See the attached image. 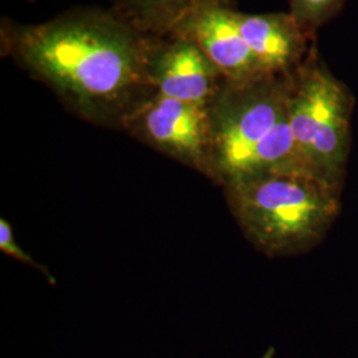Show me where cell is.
<instances>
[{"mask_svg": "<svg viewBox=\"0 0 358 358\" xmlns=\"http://www.w3.org/2000/svg\"><path fill=\"white\" fill-rule=\"evenodd\" d=\"M346 0H289V11L296 22L316 38L319 29L343 11Z\"/></svg>", "mask_w": 358, "mask_h": 358, "instance_id": "obj_10", "label": "cell"}, {"mask_svg": "<svg viewBox=\"0 0 358 358\" xmlns=\"http://www.w3.org/2000/svg\"><path fill=\"white\" fill-rule=\"evenodd\" d=\"M236 24L267 75H289L307 60L316 45L289 13H235Z\"/></svg>", "mask_w": 358, "mask_h": 358, "instance_id": "obj_8", "label": "cell"}, {"mask_svg": "<svg viewBox=\"0 0 358 358\" xmlns=\"http://www.w3.org/2000/svg\"><path fill=\"white\" fill-rule=\"evenodd\" d=\"M157 38L112 8H75L38 24L0 23L1 56L78 117L112 128H124L129 115L157 93L150 77Z\"/></svg>", "mask_w": 358, "mask_h": 358, "instance_id": "obj_1", "label": "cell"}, {"mask_svg": "<svg viewBox=\"0 0 358 358\" xmlns=\"http://www.w3.org/2000/svg\"><path fill=\"white\" fill-rule=\"evenodd\" d=\"M355 96L333 75L316 45L291 73L289 122L301 171L337 192L345 185Z\"/></svg>", "mask_w": 358, "mask_h": 358, "instance_id": "obj_4", "label": "cell"}, {"mask_svg": "<svg viewBox=\"0 0 358 358\" xmlns=\"http://www.w3.org/2000/svg\"><path fill=\"white\" fill-rule=\"evenodd\" d=\"M226 190L244 235L269 257L301 255L317 247L341 207L340 192L300 173L263 174Z\"/></svg>", "mask_w": 358, "mask_h": 358, "instance_id": "obj_3", "label": "cell"}, {"mask_svg": "<svg viewBox=\"0 0 358 358\" xmlns=\"http://www.w3.org/2000/svg\"><path fill=\"white\" fill-rule=\"evenodd\" d=\"M0 250L6 255L11 256L13 259L24 263L27 266H31L34 268L38 269L41 273H44L47 276V279L51 280L52 284H55V280L52 279L50 271L44 268L43 266H40L38 262H35L19 244L16 243V241L13 238V229H11L10 223L4 219L0 220Z\"/></svg>", "mask_w": 358, "mask_h": 358, "instance_id": "obj_11", "label": "cell"}, {"mask_svg": "<svg viewBox=\"0 0 358 358\" xmlns=\"http://www.w3.org/2000/svg\"><path fill=\"white\" fill-rule=\"evenodd\" d=\"M291 73L226 81L210 105L211 177L229 187L271 173H300L289 122Z\"/></svg>", "mask_w": 358, "mask_h": 358, "instance_id": "obj_2", "label": "cell"}, {"mask_svg": "<svg viewBox=\"0 0 358 358\" xmlns=\"http://www.w3.org/2000/svg\"><path fill=\"white\" fill-rule=\"evenodd\" d=\"M150 77L157 93L207 108L226 83L203 52L192 41L178 36L157 38Z\"/></svg>", "mask_w": 358, "mask_h": 358, "instance_id": "obj_6", "label": "cell"}, {"mask_svg": "<svg viewBox=\"0 0 358 358\" xmlns=\"http://www.w3.org/2000/svg\"><path fill=\"white\" fill-rule=\"evenodd\" d=\"M235 0H112V10L141 34L169 38L174 29L207 7L234 8Z\"/></svg>", "mask_w": 358, "mask_h": 358, "instance_id": "obj_9", "label": "cell"}, {"mask_svg": "<svg viewBox=\"0 0 358 358\" xmlns=\"http://www.w3.org/2000/svg\"><path fill=\"white\" fill-rule=\"evenodd\" d=\"M124 129L154 149L211 177L210 106L154 93L129 115Z\"/></svg>", "mask_w": 358, "mask_h": 358, "instance_id": "obj_5", "label": "cell"}, {"mask_svg": "<svg viewBox=\"0 0 358 358\" xmlns=\"http://www.w3.org/2000/svg\"><path fill=\"white\" fill-rule=\"evenodd\" d=\"M31 1H32V0H31Z\"/></svg>", "mask_w": 358, "mask_h": 358, "instance_id": "obj_12", "label": "cell"}, {"mask_svg": "<svg viewBox=\"0 0 358 358\" xmlns=\"http://www.w3.org/2000/svg\"><path fill=\"white\" fill-rule=\"evenodd\" d=\"M235 8L207 7L192 13L170 36L194 43L229 83H248L267 75L245 43L235 19Z\"/></svg>", "mask_w": 358, "mask_h": 358, "instance_id": "obj_7", "label": "cell"}]
</instances>
